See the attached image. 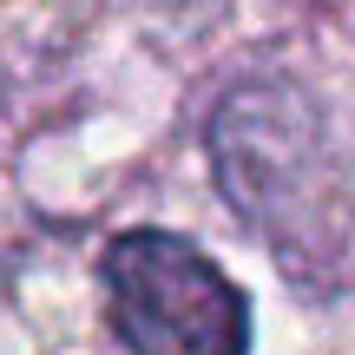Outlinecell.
Returning a JSON list of instances; mask_svg holds the SVG:
<instances>
[{"mask_svg":"<svg viewBox=\"0 0 355 355\" xmlns=\"http://www.w3.org/2000/svg\"><path fill=\"white\" fill-rule=\"evenodd\" d=\"M105 309L132 355H243V290L178 230H125L105 243Z\"/></svg>","mask_w":355,"mask_h":355,"instance_id":"cell-1","label":"cell"}]
</instances>
